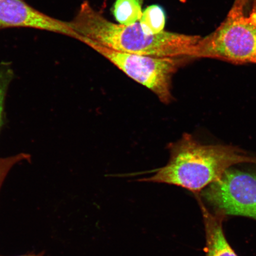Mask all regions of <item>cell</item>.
<instances>
[{
  "label": "cell",
  "mask_w": 256,
  "mask_h": 256,
  "mask_svg": "<svg viewBox=\"0 0 256 256\" xmlns=\"http://www.w3.org/2000/svg\"><path fill=\"white\" fill-rule=\"evenodd\" d=\"M79 41L88 40L118 52L156 57H186L192 60L200 36L163 31L146 34L139 22L130 26L113 23L96 10L88 1L82 3L69 22Z\"/></svg>",
  "instance_id": "6da1fadb"
},
{
  "label": "cell",
  "mask_w": 256,
  "mask_h": 256,
  "mask_svg": "<svg viewBox=\"0 0 256 256\" xmlns=\"http://www.w3.org/2000/svg\"><path fill=\"white\" fill-rule=\"evenodd\" d=\"M168 148L170 156L168 164L138 181L176 186L198 195L234 166H256V156L238 147L206 145L188 134L170 144Z\"/></svg>",
  "instance_id": "7a4b0ae2"
},
{
  "label": "cell",
  "mask_w": 256,
  "mask_h": 256,
  "mask_svg": "<svg viewBox=\"0 0 256 256\" xmlns=\"http://www.w3.org/2000/svg\"><path fill=\"white\" fill-rule=\"evenodd\" d=\"M194 58L256 64V6L246 10L235 2L218 28L200 38Z\"/></svg>",
  "instance_id": "3957f363"
},
{
  "label": "cell",
  "mask_w": 256,
  "mask_h": 256,
  "mask_svg": "<svg viewBox=\"0 0 256 256\" xmlns=\"http://www.w3.org/2000/svg\"><path fill=\"white\" fill-rule=\"evenodd\" d=\"M80 42L100 54L134 81L154 92L165 104L172 100V76L180 66L192 60L186 57H156L118 52L88 40Z\"/></svg>",
  "instance_id": "277c9868"
},
{
  "label": "cell",
  "mask_w": 256,
  "mask_h": 256,
  "mask_svg": "<svg viewBox=\"0 0 256 256\" xmlns=\"http://www.w3.org/2000/svg\"><path fill=\"white\" fill-rule=\"evenodd\" d=\"M201 194L220 215L256 220V171L231 168Z\"/></svg>",
  "instance_id": "5b68a950"
},
{
  "label": "cell",
  "mask_w": 256,
  "mask_h": 256,
  "mask_svg": "<svg viewBox=\"0 0 256 256\" xmlns=\"http://www.w3.org/2000/svg\"><path fill=\"white\" fill-rule=\"evenodd\" d=\"M18 28L54 32L76 40L78 38L69 22L50 17L26 0H0V30Z\"/></svg>",
  "instance_id": "8992f818"
},
{
  "label": "cell",
  "mask_w": 256,
  "mask_h": 256,
  "mask_svg": "<svg viewBox=\"0 0 256 256\" xmlns=\"http://www.w3.org/2000/svg\"><path fill=\"white\" fill-rule=\"evenodd\" d=\"M200 204L206 232V256H238L224 235L222 216L210 213L201 200Z\"/></svg>",
  "instance_id": "52a82bcc"
},
{
  "label": "cell",
  "mask_w": 256,
  "mask_h": 256,
  "mask_svg": "<svg viewBox=\"0 0 256 256\" xmlns=\"http://www.w3.org/2000/svg\"><path fill=\"white\" fill-rule=\"evenodd\" d=\"M144 0H115L112 14L118 24L130 26L138 22L142 14Z\"/></svg>",
  "instance_id": "ba28073f"
},
{
  "label": "cell",
  "mask_w": 256,
  "mask_h": 256,
  "mask_svg": "<svg viewBox=\"0 0 256 256\" xmlns=\"http://www.w3.org/2000/svg\"><path fill=\"white\" fill-rule=\"evenodd\" d=\"M140 27L146 34H156L164 31L166 23V14L161 6H149L142 12L139 21Z\"/></svg>",
  "instance_id": "9c48e42d"
},
{
  "label": "cell",
  "mask_w": 256,
  "mask_h": 256,
  "mask_svg": "<svg viewBox=\"0 0 256 256\" xmlns=\"http://www.w3.org/2000/svg\"><path fill=\"white\" fill-rule=\"evenodd\" d=\"M14 78V70L9 62H2L0 66V130L4 116L6 95L10 84Z\"/></svg>",
  "instance_id": "30bf717a"
},
{
  "label": "cell",
  "mask_w": 256,
  "mask_h": 256,
  "mask_svg": "<svg viewBox=\"0 0 256 256\" xmlns=\"http://www.w3.org/2000/svg\"><path fill=\"white\" fill-rule=\"evenodd\" d=\"M16 164L15 159L12 156L0 158V188H1L3 182H4L9 171Z\"/></svg>",
  "instance_id": "8fae6325"
},
{
  "label": "cell",
  "mask_w": 256,
  "mask_h": 256,
  "mask_svg": "<svg viewBox=\"0 0 256 256\" xmlns=\"http://www.w3.org/2000/svg\"><path fill=\"white\" fill-rule=\"evenodd\" d=\"M0 256H2L0 255ZM18 256H40L35 255V254H30V255Z\"/></svg>",
  "instance_id": "7c38bea8"
},
{
  "label": "cell",
  "mask_w": 256,
  "mask_h": 256,
  "mask_svg": "<svg viewBox=\"0 0 256 256\" xmlns=\"http://www.w3.org/2000/svg\"><path fill=\"white\" fill-rule=\"evenodd\" d=\"M238 1L242 3V2H243V1H244V0H238Z\"/></svg>",
  "instance_id": "4fadbf2b"
}]
</instances>
